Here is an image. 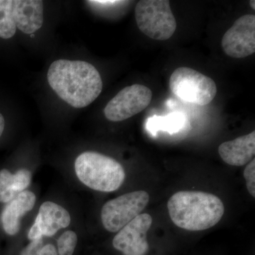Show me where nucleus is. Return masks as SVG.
Here are the masks:
<instances>
[{
  "mask_svg": "<svg viewBox=\"0 0 255 255\" xmlns=\"http://www.w3.org/2000/svg\"><path fill=\"white\" fill-rule=\"evenodd\" d=\"M47 78L52 90L75 108L90 105L103 89L98 70L82 60H55L48 69Z\"/></svg>",
  "mask_w": 255,
  "mask_h": 255,
  "instance_id": "1",
  "label": "nucleus"
},
{
  "mask_svg": "<svg viewBox=\"0 0 255 255\" xmlns=\"http://www.w3.org/2000/svg\"><path fill=\"white\" fill-rule=\"evenodd\" d=\"M169 217L182 229L205 231L219 223L225 207L219 196L203 191H181L167 202Z\"/></svg>",
  "mask_w": 255,
  "mask_h": 255,
  "instance_id": "2",
  "label": "nucleus"
},
{
  "mask_svg": "<svg viewBox=\"0 0 255 255\" xmlns=\"http://www.w3.org/2000/svg\"><path fill=\"white\" fill-rule=\"evenodd\" d=\"M77 177L86 187L100 192H113L122 187L126 178L118 161L97 152H82L75 161Z\"/></svg>",
  "mask_w": 255,
  "mask_h": 255,
  "instance_id": "3",
  "label": "nucleus"
},
{
  "mask_svg": "<svg viewBox=\"0 0 255 255\" xmlns=\"http://www.w3.org/2000/svg\"><path fill=\"white\" fill-rule=\"evenodd\" d=\"M137 27L146 36L166 41L177 29V21L167 0H141L135 9Z\"/></svg>",
  "mask_w": 255,
  "mask_h": 255,
  "instance_id": "4",
  "label": "nucleus"
},
{
  "mask_svg": "<svg viewBox=\"0 0 255 255\" xmlns=\"http://www.w3.org/2000/svg\"><path fill=\"white\" fill-rule=\"evenodd\" d=\"M169 85L178 98L193 105H209L217 95V86L212 79L187 67L176 69Z\"/></svg>",
  "mask_w": 255,
  "mask_h": 255,
  "instance_id": "5",
  "label": "nucleus"
},
{
  "mask_svg": "<svg viewBox=\"0 0 255 255\" xmlns=\"http://www.w3.org/2000/svg\"><path fill=\"white\" fill-rule=\"evenodd\" d=\"M150 201L145 191L127 193L107 201L101 211L104 228L110 233H118L124 226L139 216Z\"/></svg>",
  "mask_w": 255,
  "mask_h": 255,
  "instance_id": "6",
  "label": "nucleus"
},
{
  "mask_svg": "<svg viewBox=\"0 0 255 255\" xmlns=\"http://www.w3.org/2000/svg\"><path fill=\"white\" fill-rule=\"evenodd\" d=\"M152 97L148 87L139 84L130 85L121 90L108 102L104 114L110 122H123L147 108Z\"/></svg>",
  "mask_w": 255,
  "mask_h": 255,
  "instance_id": "7",
  "label": "nucleus"
},
{
  "mask_svg": "<svg viewBox=\"0 0 255 255\" xmlns=\"http://www.w3.org/2000/svg\"><path fill=\"white\" fill-rule=\"evenodd\" d=\"M223 51L233 58H244L255 52V15L238 18L225 33L221 41Z\"/></svg>",
  "mask_w": 255,
  "mask_h": 255,
  "instance_id": "8",
  "label": "nucleus"
},
{
  "mask_svg": "<svg viewBox=\"0 0 255 255\" xmlns=\"http://www.w3.org/2000/svg\"><path fill=\"white\" fill-rule=\"evenodd\" d=\"M152 223L150 215L140 214L117 233L114 248L124 255H145L149 251L147 233Z\"/></svg>",
  "mask_w": 255,
  "mask_h": 255,
  "instance_id": "9",
  "label": "nucleus"
},
{
  "mask_svg": "<svg viewBox=\"0 0 255 255\" xmlns=\"http://www.w3.org/2000/svg\"><path fill=\"white\" fill-rule=\"evenodd\" d=\"M71 223L70 213L63 206L52 201H46L40 206L34 223L28 233L29 241L41 239L44 236L53 237L60 230Z\"/></svg>",
  "mask_w": 255,
  "mask_h": 255,
  "instance_id": "10",
  "label": "nucleus"
},
{
  "mask_svg": "<svg viewBox=\"0 0 255 255\" xmlns=\"http://www.w3.org/2000/svg\"><path fill=\"white\" fill-rule=\"evenodd\" d=\"M36 201L34 193L25 190L6 204L1 216L3 229L6 234L14 236L19 232L21 219L33 209Z\"/></svg>",
  "mask_w": 255,
  "mask_h": 255,
  "instance_id": "11",
  "label": "nucleus"
},
{
  "mask_svg": "<svg viewBox=\"0 0 255 255\" xmlns=\"http://www.w3.org/2000/svg\"><path fill=\"white\" fill-rule=\"evenodd\" d=\"M12 14L16 28L26 34H32L43 26V1L13 0Z\"/></svg>",
  "mask_w": 255,
  "mask_h": 255,
  "instance_id": "12",
  "label": "nucleus"
},
{
  "mask_svg": "<svg viewBox=\"0 0 255 255\" xmlns=\"http://www.w3.org/2000/svg\"><path fill=\"white\" fill-rule=\"evenodd\" d=\"M219 153L223 162L232 166L247 164L255 158V131L238 137L234 140L223 142Z\"/></svg>",
  "mask_w": 255,
  "mask_h": 255,
  "instance_id": "13",
  "label": "nucleus"
},
{
  "mask_svg": "<svg viewBox=\"0 0 255 255\" xmlns=\"http://www.w3.org/2000/svg\"><path fill=\"white\" fill-rule=\"evenodd\" d=\"M13 0H0V38L9 39L16 31L12 14Z\"/></svg>",
  "mask_w": 255,
  "mask_h": 255,
  "instance_id": "14",
  "label": "nucleus"
},
{
  "mask_svg": "<svg viewBox=\"0 0 255 255\" xmlns=\"http://www.w3.org/2000/svg\"><path fill=\"white\" fill-rule=\"evenodd\" d=\"M17 195L14 191L13 174L8 169L0 171V202L8 204Z\"/></svg>",
  "mask_w": 255,
  "mask_h": 255,
  "instance_id": "15",
  "label": "nucleus"
},
{
  "mask_svg": "<svg viewBox=\"0 0 255 255\" xmlns=\"http://www.w3.org/2000/svg\"><path fill=\"white\" fill-rule=\"evenodd\" d=\"M78 235L73 231L64 232L58 240V255H73L78 244Z\"/></svg>",
  "mask_w": 255,
  "mask_h": 255,
  "instance_id": "16",
  "label": "nucleus"
},
{
  "mask_svg": "<svg viewBox=\"0 0 255 255\" xmlns=\"http://www.w3.org/2000/svg\"><path fill=\"white\" fill-rule=\"evenodd\" d=\"M31 172L26 169H21L13 174V182L16 194L26 190L31 182Z\"/></svg>",
  "mask_w": 255,
  "mask_h": 255,
  "instance_id": "17",
  "label": "nucleus"
},
{
  "mask_svg": "<svg viewBox=\"0 0 255 255\" xmlns=\"http://www.w3.org/2000/svg\"><path fill=\"white\" fill-rule=\"evenodd\" d=\"M244 178L246 179V187L251 195L255 197V159L247 164L244 170Z\"/></svg>",
  "mask_w": 255,
  "mask_h": 255,
  "instance_id": "18",
  "label": "nucleus"
},
{
  "mask_svg": "<svg viewBox=\"0 0 255 255\" xmlns=\"http://www.w3.org/2000/svg\"><path fill=\"white\" fill-rule=\"evenodd\" d=\"M43 246V238L31 241L26 248H23L20 255H38L40 250Z\"/></svg>",
  "mask_w": 255,
  "mask_h": 255,
  "instance_id": "19",
  "label": "nucleus"
},
{
  "mask_svg": "<svg viewBox=\"0 0 255 255\" xmlns=\"http://www.w3.org/2000/svg\"><path fill=\"white\" fill-rule=\"evenodd\" d=\"M88 3H90L92 5H96V6H115V5H118L123 4L126 1H109V0H99V1H87Z\"/></svg>",
  "mask_w": 255,
  "mask_h": 255,
  "instance_id": "20",
  "label": "nucleus"
},
{
  "mask_svg": "<svg viewBox=\"0 0 255 255\" xmlns=\"http://www.w3.org/2000/svg\"><path fill=\"white\" fill-rule=\"evenodd\" d=\"M38 255H58V252L54 246L48 244L42 247Z\"/></svg>",
  "mask_w": 255,
  "mask_h": 255,
  "instance_id": "21",
  "label": "nucleus"
},
{
  "mask_svg": "<svg viewBox=\"0 0 255 255\" xmlns=\"http://www.w3.org/2000/svg\"><path fill=\"white\" fill-rule=\"evenodd\" d=\"M5 127V121L4 117L0 114V137L2 135L3 132H4Z\"/></svg>",
  "mask_w": 255,
  "mask_h": 255,
  "instance_id": "22",
  "label": "nucleus"
},
{
  "mask_svg": "<svg viewBox=\"0 0 255 255\" xmlns=\"http://www.w3.org/2000/svg\"><path fill=\"white\" fill-rule=\"evenodd\" d=\"M250 5H251V6L252 8H253V10H255V1L254 0H251V1H250Z\"/></svg>",
  "mask_w": 255,
  "mask_h": 255,
  "instance_id": "23",
  "label": "nucleus"
}]
</instances>
